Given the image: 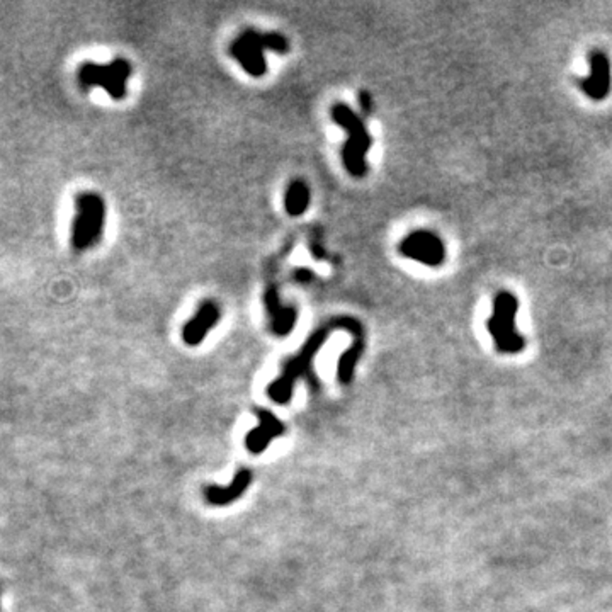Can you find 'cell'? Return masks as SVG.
I'll return each instance as SVG.
<instances>
[{
	"label": "cell",
	"instance_id": "obj_1",
	"mask_svg": "<svg viewBox=\"0 0 612 612\" xmlns=\"http://www.w3.org/2000/svg\"><path fill=\"white\" fill-rule=\"evenodd\" d=\"M336 330H347L352 338L366 336L364 326L352 317H337L332 318L329 324L318 326L301 347L300 352L284 362L279 376L267 386V395L272 402L277 403V405L289 403V400L293 397V390H295L296 381L300 378H305L310 383V386L318 390V378L313 373V361H315L318 350L324 347L330 333L336 332Z\"/></svg>",
	"mask_w": 612,
	"mask_h": 612
},
{
	"label": "cell",
	"instance_id": "obj_2",
	"mask_svg": "<svg viewBox=\"0 0 612 612\" xmlns=\"http://www.w3.org/2000/svg\"><path fill=\"white\" fill-rule=\"evenodd\" d=\"M330 114H332V120L349 134L342 146V162H344L345 170L356 179L364 177L369 170L366 157L371 148V134L367 132L366 122L344 102L333 104Z\"/></svg>",
	"mask_w": 612,
	"mask_h": 612
},
{
	"label": "cell",
	"instance_id": "obj_3",
	"mask_svg": "<svg viewBox=\"0 0 612 612\" xmlns=\"http://www.w3.org/2000/svg\"><path fill=\"white\" fill-rule=\"evenodd\" d=\"M265 51L288 53L289 41L279 32H259L255 30H245L240 32L230 44L231 58L240 63L245 73L250 77H264L267 72Z\"/></svg>",
	"mask_w": 612,
	"mask_h": 612
},
{
	"label": "cell",
	"instance_id": "obj_4",
	"mask_svg": "<svg viewBox=\"0 0 612 612\" xmlns=\"http://www.w3.org/2000/svg\"><path fill=\"white\" fill-rule=\"evenodd\" d=\"M519 300L510 291H500L493 298V313L487 320V329L500 354H519L525 347V338L516 329Z\"/></svg>",
	"mask_w": 612,
	"mask_h": 612
},
{
	"label": "cell",
	"instance_id": "obj_5",
	"mask_svg": "<svg viewBox=\"0 0 612 612\" xmlns=\"http://www.w3.org/2000/svg\"><path fill=\"white\" fill-rule=\"evenodd\" d=\"M106 223V203L97 193H80L75 199L72 247L85 252L101 242Z\"/></svg>",
	"mask_w": 612,
	"mask_h": 612
},
{
	"label": "cell",
	"instance_id": "obj_6",
	"mask_svg": "<svg viewBox=\"0 0 612 612\" xmlns=\"http://www.w3.org/2000/svg\"><path fill=\"white\" fill-rule=\"evenodd\" d=\"M132 63L125 58H116L108 65H97L92 61H85L77 70V80L84 91H91L92 87L104 89L114 101H121L126 97V84L132 77Z\"/></svg>",
	"mask_w": 612,
	"mask_h": 612
},
{
	"label": "cell",
	"instance_id": "obj_7",
	"mask_svg": "<svg viewBox=\"0 0 612 612\" xmlns=\"http://www.w3.org/2000/svg\"><path fill=\"white\" fill-rule=\"evenodd\" d=\"M400 254L428 267H438L446 260V247L438 234L431 230H415L398 245Z\"/></svg>",
	"mask_w": 612,
	"mask_h": 612
},
{
	"label": "cell",
	"instance_id": "obj_8",
	"mask_svg": "<svg viewBox=\"0 0 612 612\" xmlns=\"http://www.w3.org/2000/svg\"><path fill=\"white\" fill-rule=\"evenodd\" d=\"M590 72L587 77L578 79L582 92L592 101H604L609 96L612 87L611 61L606 51L592 50L589 53Z\"/></svg>",
	"mask_w": 612,
	"mask_h": 612
},
{
	"label": "cell",
	"instance_id": "obj_9",
	"mask_svg": "<svg viewBox=\"0 0 612 612\" xmlns=\"http://www.w3.org/2000/svg\"><path fill=\"white\" fill-rule=\"evenodd\" d=\"M254 414L259 419L257 427L252 428L245 438V446L252 454H262L271 440H274L286 432L284 423L267 408H254Z\"/></svg>",
	"mask_w": 612,
	"mask_h": 612
},
{
	"label": "cell",
	"instance_id": "obj_10",
	"mask_svg": "<svg viewBox=\"0 0 612 612\" xmlns=\"http://www.w3.org/2000/svg\"><path fill=\"white\" fill-rule=\"evenodd\" d=\"M265 312L269 317V325H271L272 333L277 337H286L293 332L298 320V312L295 306L284 305L281 301L279 293L274 284L267 286V291L264 296Z\"/></svg>",
	"mask_w": 612,
	"mask_h": 612
},
{
	"label": "cell",
	"instance_id": "obj_11",
	"mask_svg": "<svg viewBox=\"0 0 612 612\" xmlns=\"http://www.w3.org/2000/svg\"><path fill=\"white\" fill-rule=\"evenodd\" d=\"M222 313L219 306L215 301H204L198 308L196 315L184 325L182 338L187 345L196 347L204 340V337L210 333V330L218 324Z\"/></svg>",
	"mask_w": 612,
	"mask_h": 612
},
{
	"label": "cell",
	"instance_id": "obj_12",
	"mask_svg": "<svg viewBox=\"0 0 612 612\" xmlns=\"http://www.w3.org/2000/svg\"><path fill=\"white\" fill-rule=\"evenodd\" d=\"M252 471L248 468H240L236 471L234 481L227 487H218V485H208L204 488V499L210 505L216 507H224V505L231 504V502L238 500L240 497L247 492V488L252 483Z\"/></svg>",
	"mask_w": 612,
	"mask_h": 612
},
{
	"label": "cell",
	"instance_id": "obj_13",
	"mask_svg": "<svg viewBox=\"0 0 612 612\" xmlns=\"http://www.w3.org/2000/svg\"><path fill=\"white\" fill-rule=\"evenodd\" d=\"M366 350V336L354 337L352 344L349 349L342 354L340 359L337 362V379L342 385H349L354 379V373H356V366L359 359L362 357Z\"/></svg>",
	"mask_w": 612,
	"mask_h": 612
},
{
	"label": "cell",
	"instance_id": "obj_14",
	"mask_svg": "<svg viewBox=\"0 0 612 612\" xmlns=\"http://www.w3.org/2000/svg\"><path fill=\"white\" fill-rule=\"evenodd\" d=\"M310 199H312V193H310L308 184L300 181H293L288 186L284 194V210L289 216H301L305 215V211L308 210Z\"/></svg>",
	"mask_w": 612,
	"mask_h": 612
},
{
	"label": "cell",
	"instance_id": "obj_15",
	"mask_svg": "<svg viewBox=\"0 0 612 612\" xmlns=\"http://www.w3.org/2000/svg\"><path fill=\"white\" fill-rule=\"evenodd\" d=\"M359 102H361V108L362 113L366 114V116H369L371 113H373V102H371V94L362 91L361 96H359Z\"/></svg>",
	"mask_w": 612,
	"mask_h": 612
},
{
	"label": "cell",
	"instance_id": "obj_16",
	"mask_svg": "<svg viewBox=\"0 0 612 612\" xmlns=\"http://www.w3.org/2000/svg\"><path fill=\"white\" fill-rule=\"evenodd\" d=\"M295 279L306 284V283H312V281L315 279V276H313V272L310 271V269H296Z\"/></svg>",
	"mask_w": 612,
	"mask_h": 612
}]
</instances>
